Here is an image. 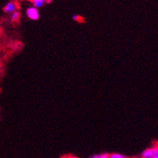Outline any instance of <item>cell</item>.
<instances>
[{
  "label": "cell",
  "mask_w": 158,
  "mask_h": 158,
  "mask_svg": "<svg viewBox=\"0 0 158 158\" xmlns=\"http://www.w3.org/2000/svg\"><path fill=\"white\" fill-rule=\"evenodd\" d=\"M19 13L18 11H15L14 13H12V15H11V17H10V19L13 22H15V21H17L19 19Z\"/></svg>",
  "instance_id": "obj_6"
},
{
  "label": "cell",
  "mask_w": 158,
  "mask_h": 158,
  "mask_svg": "<svg viewBox=\"0 0 158 158\" xmlns=\"http://www.w3.org/2000/svg\"><path fill=\"white\" fill-rule=\"evenodd\" d=\"M109 158H127L125 156L119 153H112L109 155Z\"/></svg>",
  "instance_id": "obj_7"
},
{
  "label": "cell",
  "mask_w": 158,
  "mask_h": 158,
  "mask_svg": "<svg viewBox=\"0 0 158 158\" xmlns=\"http://www.w3.org/2000/svg\"><path fill=\"white\" fill-rule=\"evenodd\" d=\"M26 14H27V17L31 20H37L40 17L39 11H38L37 8H35L34 6H30L26 10Z\"/></svg>",
  "instance_id": "obj_1"
},
{
  "label": "cell",
  "mask_w": 158,
  "mask_h": 158,
  "mask_svg": "<svg viewBox=\"0 0 158 158\" xmlns=\"http://www.w3.org/2000/svg\"><path fill=\"white\" fill-rule=\"evenodd\" d=\"M16 9V4L13 2H9L8 3H6V6L3 7V10H4L6 13H14L15 11H16V10H15Z\"/></svg>",
  "instance_id": "obj_3"
},
{
  "label": "cell",
  "mask_w": 158,
  "mask_h": 158,
  "mask_svg": "<svg viewBox=\"0 0 158 158\" xmlns=\"http://www.w3.org/2000/svg\"><path fill=\"white\" fill-rule=\"evenodd\" d=\"M109 155H110V154H108V153L96 154V155H94V156H90L89 158H109Z\"/></svg>",
  "instance_id": "obj_5"
},
{
  "label": "cell",
  "mask_w": 158,
  "mask_h": 158,
  "mask_svg": "<svg viewBox=\"0 0 158 158\" xmlns=\"http://www.w3.org/2000/svg\"><path fill=\"white\" fill-rule=\"evenodd\" d=\"M61 158H78V157H77V156H73V155H66V156H62Z\"/></svg>",
  "instance_id": "obj_9"
},
{
  "label": "cell",
  "mask_w": 158,
  "mask_h": 158,
  "mask_svg": "<svg viewBox=\"0 0 158 158\" xmlns=\"http://www.w3.org/2000/svg\"><path fill=\"white\" fill-rule=\"evenodd\" d=\"M157 147L158 144H156V145L152 146V147H150V148L144 150L141 154V158H152L154 153L156 152V150L157 148Z\"/></svg>",
  "instance_id": "obj_2"
},
{
  "label": "cell",
  "mask_w": 158,
  "mask_h": 158,
  "mask_svg": "<svg viewBox=\"0 0 158 158\" xmlns=\"http://www.w3.org/2000/svg\"><path fill=\"white\" fill-rule=\"evenodd\" d=\"M73 19H74L75 21H77V22H78V21H83V19H82L80 15H73Z\"/></svg>",
  "instance_id": "obj_8"
},
{
  "label": "cell",
  "mask_w": 158,
  "mask_h": 158,
  "mask_svg": "<svg viewBox=\"0 0 158 158\" xmlns=\"http://www.w3.org/2000/svg\"><path fill=\"white\" fill-rule=\"evenodd\" d=\"M31 2H32L34 7H35V8H40V7H41L44 5V0H32Z\"/></svg>",
  "instance_id": "obj_4"
}]
</instances>
